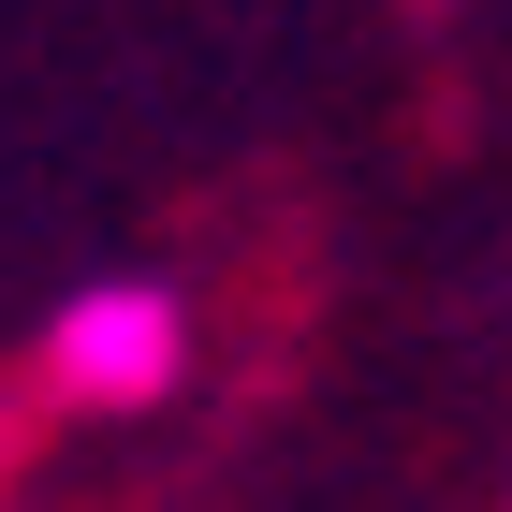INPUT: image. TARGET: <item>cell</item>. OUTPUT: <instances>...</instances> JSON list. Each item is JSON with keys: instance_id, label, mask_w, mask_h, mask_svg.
<instances>
[{"instance_id": "6da1fadb", "label": "cell", "mask_w": 512, "mask_h": 512, "mask_svg": "<svg viewBox=\"0 0 512 512\" xmlns=\"http://www.w3.org/2000/svg\"><path fill=\"white\" fill-rule=\"evenodd\" d=\"M176 366H191V322H176L161 278H88L74 308H59V337H44V381L74 395V410H147Z\"/></svg>"}]
</instances>
